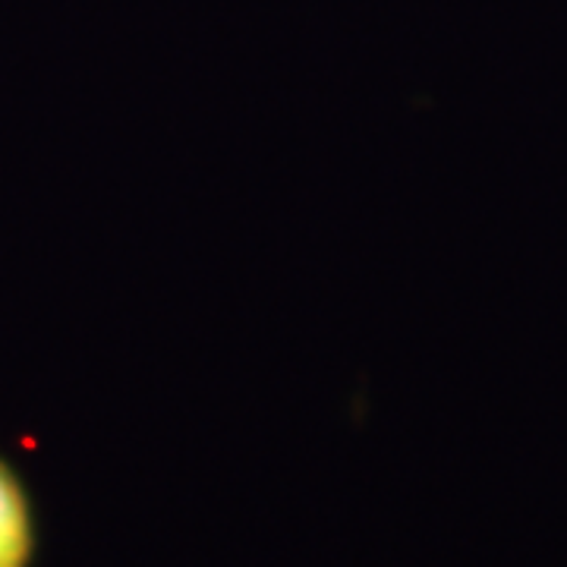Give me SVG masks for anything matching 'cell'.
Wrapping results in <instances>:
<instances>
[{"instance_id": "cell-1", "label": "cell", "mask_w": 567, "mask_h": 567, "mask_svg": "<svg viewBox=\"0 0 567 567\" xmlns=\"http://www.w3.org/2000/svg\"><path fill=\"white\" fill-rule=\"evenodd\" d=\"M41 517L22 470L0 451V567H35Z\"/></svg>"}]
</instances>
